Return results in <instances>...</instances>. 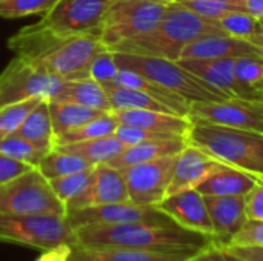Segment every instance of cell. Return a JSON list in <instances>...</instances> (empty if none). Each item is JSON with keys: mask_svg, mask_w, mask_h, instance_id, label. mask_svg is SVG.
Wrapping results in <instances>:
<instances>
[{"mask_svg": "<svg viewBox=\"0 0 263 261\" xmlns=\"http://www.w3.org/2000/svg\"><path fill=\"white\" fill-rule=\"evenodd\" d=\"M228 246L263 248V220H247L242 229L231 238Z\"/></svg>", "mask_w": 263, "mask_h": 261, "instance_id": "60d3db41", "label": "cell"}, {"mask_svg": "<svg viewBox=\"0 0 263 261\" xmlns=\"http://www.w3.org/2000/svg\"><path fill=\"white\" fill-rule=\"evenodd\" d=\"M0 242L37 251L76 245V231L66 215H0Z\"/></svg>", "mask_w": 263, "mask_h": 261, "instance_id": "5b68a950", "label": "cell"}, {"mask_svg": "<svg viewBox=\"0 0 263 261\" xmlns=\"http://www.w3.org/2000/svg\"><path fill=\"white\" fill-rule=\"evenodd\" d=\"M259 55L257 49L242 38H234L227 34H208L188 43L179 60H211V58H236L240 55Z\"/></svg>", "mask_w": 263, "mask_h": 261, "instance_id": "ffe728a7", "label": "cell"}, {"mask_svg": "<svg viewBox=\"0 0 263 261\" xmlns=\"http://www.w3.org/2000/svg\"><path fill=\"white\" fill-rule=\"evenodd\" d=\"M0 152L12 157L18 162H23L32 168H37L40 160L48 154L42 148H39L34 143H31L22 137H17V135H11V137L5 138L3 142H0Z\"/></svg>", "mask_w": 263, "mask_h": 261, "instance_id": "8d00e7d4", "label": "cell"}, {"mask_svg": "<svg viewBox=\"0 0 263 261\" xmlns=\"http://www.w3.org/2000/svg\"><path fill=\"white\" fill-rule=\"evenodd\" d=\"M112 52L119 68L136 71L143 77L156 82L157 85L170 89L171 92L180 95L190 103L230 98L222 91L206 85L203 80H200L193 72L185 69L177 60L116 51Z\"/></svg>", "mask_w": 263, "mask_h": 261, "instance_id": "277c9868", "label": "cell"}, {"mask_svg": "<svg viewBox=\"0 0 263 261\" xmlns=\"http://www.w3.org/2000/svg\"><path fill=\"white\" fill-rule=\"evenodd\" d=\"M117 126H119V122L116 120L114 114L111 111L103 112L102 115L92 118L91 122L82 125L80 128L72 129V131H69L66 134H62L59 137H54V148L69 145V143H77V142H85V140L114 135Z\"/></svg>", "mask_w": 263, "mask_h": 261, "instance_id": "d6a6232c", "label": "cell"}, {"mask_svg": "<svg viewBox=\"0 0 263 261\" xmlns=\"http://www.w3.org/2000/svg\"><path fill=\"white\" fill-rule=\"evenodd\" d=\"M259 25H260V29L263 31V18H259Z\"/></svg>", "mask_w": 263, "mask_h": 261, "instance_id": "db71d44e", "label": "cell"}, {"mask_svg": "<svg viewBox=\"0 0 263 261\" xmlns=\"http://www.w3.org/2000/svg\"><path fill=\"white\" fill-rule=\"evenodd\" d=\"M40 102V98H28L0 108V142L11 137Z\"/></svg>", "mask_w": 263, "mask_h": 261, "instance_id": "836d02e7", "label": "cell"}, {"mask_svg": "<svg viewBox=\"0 0 263 261\" xmlns=\"http://www.w3.org/2000/svg\"><path fill=\"white\" fill-rule=\"evenodd\" d=\"M222 163L210 157L202 149L186 145L174 160L173 177L168 188V195L177 194L188 189H196L214 169H217Z\"/></svg>", "mask_w": 263, "mask_h": 261, "instance_id": "ac0fdd59", "label": "cell"}, {"mask_svg": "<svg viewBox=\"0 0 263 261\" xmlns=\"http://www.w3.org/2000/svg\"><path fill=\"white\" fill-rule=\"evenodd\" d=\"M203 249V248H202ZM200 249L154 251L114 246H80L72 245L69 261H186Z\"/></svg>", "mask_w": 263, "mask_h": 261, "instance_id": "2e32d148", "label": "cell"}, {"mask_svg": "<svg viewBox=\"0 0 263 261\" xmlns=\"http://www.w3.org/2000/svg\"><path fill=\"white\" fill-rule=\"evenodd\" d=\"M247 2V12L254 15L257 20L263 18V0H245Z\"/></svg>", "mask_w": 263, "mask_h": 261, "instance_id": "c3c4849f", "label": "cell"}, {"mask_svg": "<svg viewBox=\"0 0 263 261\" xmlns=\"http://www.w3.org/2000/svg\"><path fill=\"white\" fill-rule=\"evenodd\" d=\"M186 142L222 165L263 178V134L193 122Z\"/></svg>", "mask_w": 263, "mask_h": 261, "instance_id": "3957f363", "label": "cell"}, {"mask_svg": "<svg viewBox=\"0 0 263 261\" xmlns=\"http://www.w3.org/2000/svg\"><path fill=\"white\" fill-rule=\"evenodd\" d=\"M111 112L114 114L119 125L139 126L148 131L170 135L186 137L193 125L190 117L151 109H112Z\"/></svg>", "mask_w": 263, "mask_h": 261, "instance_id": "44dd1931", "label": "cell"}, {"mask_svg": "<svg viewBox=\"0 0 263 261\" xmlns=\"http://www.w3.org/2000/svg\"><path fill=\"white\" fill-rule=\"evenodd\" d=\"M185 69L203 80L206 85L222 91L228 97L240 98V91L234 78V58H211V60H177Z\"/></svg>", "mask_w": 263, "mask_h": 261, "instance_id": "cb8c5ba5", "label": "cell"}, {"mask_svg": "<svg viewBox=\"0 0 263 261\" xmlns=\"http://www.w3.org/2000/svg\"><path fill=\"white\" fill-rule=\"evenodd\" d=\"M225 252H227V251H225ZM227 255H228L230 261H245L242 260V258H239V257H236V255H233V254H230V252H227Z\"/></svg>", "mask_w": 263, "mask_h": 261, "instance_id": "f907efd6", "label": "cell"}, {"mask_svg": "<svg viewBox=\"0 0 263 261\" xmlns=\"http://www.w3.org/2000/svg\"><path fill=\"white\" fill-rule=\"evenodd\" d=\"M213 225V243L227 248L247 223L245 197H203Z\"/></svg>", "mask_w": 263, "mask_h": 261, "instance_id": "e0dca14e", "label": "cell"}, {"mask_svg": "<svg viewBox=\"0 0 263 261\" xmlns=\"http://www.w3.org/2000/svg\"><path fill=\"white\" fill-rule=\"evenodd\" d=\"M208 34H225L214 20L205 18L182 3H170L159 25L129 40L122 42L111 51L140 54L179 60L182 49L199 37Z\"/></svg>", "mask_w": 263, "mask_h": 261, "instance_id": "7a4b0ae2", "label": "cell"}, {"mask_svg": "<svg viewBox=\"0 0 263 261\" xmlns=\"http://www.w3.org/2000/svg\"><path fill=\"white\" fill-rule=\"evenodd\" d=\"M168 5L142 0H111L99 28L100 42L108 49H112L125 40L154 29Z\"/></svg>", "mask_w": 263, "mask_h": 261, "instance_id": "8992f818", "label": "cell"}, {"mask_svg": "<svg viewBox=\"0 0 263 261\" xmlns=\"http://www.w3.org/2000/svg\"><path fill=\"white\" fill-rule=\"evenodd\" d=\"M186 261H230V258L222 248H219L213 243V245L200 249L199 252H196Z\"/></svg>", "mask_w": 263, "mask_h": 261, "instance_id": "f6af8a7d", "label": "cell"}, {"mask_svg": "<svg viewBox=\"0 0 263 261\" xmlns=\"http://www.w3.org/2000/svg\"><path fill=\"white\" fill-rule=\"evenodd\" d=\"M108 85H114V86H120V88H128V89H139L143 91L156 98H159L160 102H163L165 105H168L176 114L183 115V117H190V106L191 103L186 102L185 98H182L180 95L171 92L170 89L157 85L156 82L143 77L142 74L131 71V69H122L119 68L116 77L112 78L111 83Z\"/></svg>", "mask_w": 263, "mask_h": 261, "instance_id": "d4e9b609", "label": "cell"}, {"mask_svg": "<svg viewBox=\"0 0 263 261\" xmlns=\"http://www.w3.org/2000/svg\"><path fill=\"white\" fill-rule=\"evenodd\" d=\"M0 215H66V206L32 168L0 186Z\"/></svg>", "mask_w": 263, "mask_h": 261, "instance_id": "52a82bcc", "label": "cell"}, {"mask_svg": "<svg viewBox=\"0 0 263 261\" xmlns=\"http://www.w3.org/2000/svg\"><path fill=\"white\" fill-rule=\"evenodd\" d=\"M80 246H114L154 251L202 249L213 245V237L183 229L180 226H159L148 223L96 225L76 229Z\"/></svg>", "mask_w": 263, "mask_h": 261, "instance_id": "6da1fadb", "label": "cell"}, {"mask_svg": "<svg viewBox=\"0 0 263 261\" xmlns=\"http://www.w3.org/2000/svg\"><path fill=\"white\" fill-rule=\"evenodd\" d=\"M66 38L69 37L55 32L40 20L34 25L22 28L14 35H11L8 46L11 51H14L15 57L37 63L45 55L52 52L59 45H62Z\"/></svg>", "mask_w": 263, "mask_h": 261, "instance_id": "d6986e66", "label": "cell"}, {"mask_svg": "<svg viewBox=\"0 0 263 261\" xmlns=\"http://www.w3.org/2000/svg\"><path fill=\"white\" fill-rule=\"evenodd\" d=\"M257 180V177L248 172L220 165L196 188V191L203 197H247Z\"/></svg>", "mask_w": 263, "mask_h": 261, "instance_id": "603a6c76", "label": "cell"}, {"mask_svg": "<svg viewBox=\"0 0 263 261\" xmlns=\"http://www.w3.org/2000/svg\"><path fill=\"white\" fill-rule=\"evenodd\" d=\"M248 220H263V178H259L251 192L245 197Z\"/></svg>", "mask_w": 263, "mask_h": 261, "instance_id": "ee69618b", "label": "cell"}, {"mask_svg": "<svg viewBox=\"0 0 263 261\" xmlns=\"http://www.w3.org/2000/svg\"><path fill=\"white\" fill-rule=\"evenodd\" d=\"M142 2H160V3H173L174 0H142Z\"/></svg>", "mask_w": 263, "mask_h": 261, "instance_id": "816d5d0a", "label": "cell"}, {"mask_svg": "<svg viewBox=\"0 0 263 261\" xmlns=\"http://www.w3.org/2000/svg\"><path fill=\"white\" fill-rule=\"evenodd\" d=\"M49 102H71L97 111H112L105 88L92 78L65 80L60 91Z\"/></svg>", "mask_w": 263, "mask_h": 261, "instance_id": "484cf974", "label": "cell"}, {"mask_svg": "<svg viewBox=\"0 0 263 261\" xmlns=\"http://www.w3.org/2000/svg\"><path fill=\"white\" fill-rule=\"evenodd\" d=\"M234 78L240 98L263 100V58L260 55H240L234 58Z\"/></svg>", "mask_w": 263, "mask_h": 261, "instance_id": "f546056e", "label": "cell"}, {"mask_svg": "<svg viewBox=\"0 0 263 261\" xmlns=\"http://www.w3.org/2000/svg\"><path fill=\"white\" fill-rule=\"evenodd\" d=\"M186 145H188L186 137H182V135L151 138V140L142 142L139 145L128 146L122 154H119L116 158H112L106 165L122 171L125 168H129V166H134L139 163L177 155Z\"/></svg>", "mask_w": 263, "mask_h": 261, "instance_id": "7402d4cb", "label": "cell"}, {"mask_svg": "<svg viewBox=\"0 0 263 261\" xmlns=\"http://www.w3.org/2000/svg\"><path fill=\"white\" fill-rule=\"evenodd\" d=\"M92 168H94L92 163L83 160L79 155H74V154H69V152L60 151V149L49 151L37 165V169L40 171V174L46 180H52V178H59L63 175L88 171Z\"/></svg>", "mask_w": 263, "mask_h": 261, "instance_id": "1f68e13d", "label": "cell"}, {"mask_svg": "<svg viewBox=\"0 0 263 261\" xmlns=\"http://www.w3.org/2000/svg\"><path fill=\"white\" fill-rule=\"evenodd\" d=\"M114 135L128 148V146H134L139 145L142 142L151 140V138H160V137H171L170 134H160V132H154V131H148L139 126H129V125H119L116 128Z\"/></svg>", "mask_w": 263, "mask_h": 261, "instance_id": "b9f144b4", "label": "cell"}, {"mask_svg": "<svg viewBox=\"0 0 263 261\" xmlns=\"http://www.w3.org/2000/svg\"><path fill=\"white\" fill-rule=\"evenodd\" d=\"M222 249L245 261H263V248H236V246H228V248H222Z\"/></svg>", "mask_w": 263, "mask_h": 261, "instance_id": "7dc6e473", "label": "cell"}, {"mask_svg": "<svg viewBox=\"0 0 263 261\" xmlns=\"http://www.w3.org/2000/svg\"><path fill=\"white\" fill-rule=\"evenodd\" d=\"M157 209L168 215L177 226L213 237V225L205 198L196 189H188L165 197L157 205Z\"/></svg>", "mask_w": 263, "mask_h": 261, "instance_id": "9a60e30c", "label": "cell"}, {"mask_svg": "<svg viewBox=\"0 0 263 261\" xmlns=\"http://www.w3.org/2000/svg\"><path fill=\"white\" fill-rule=\"evenodd\" d=\"M103 49L106 46L97 34L72 35L37 62V65L59 78L83 80L89 78L91 65Z\"/></svg>", "mask_w": 263, "mask_h": 261, "instance_id": "30bf717a", "label": "cell"}, {"mask_svg": "<svg viewBox=\"0 0 263 261\" xmlns=\"http://www.w3.org/2000/svg\"><path fill=\"white\" fill-rule=\"evenodd\" d=\"M54 149H60V151L79 155L83 160H86L96 166V165L109 163L112 158H116L119 154H122L126 149V146L116 135H108V137H102V138H92V140L57 146Z\"/></svg>", "mask_w": 263, "mask_h": 261, "instance_id": "83f0119b", "label": "cell"}, {"mask_svg": "<svg viewBox=\"0 0 263 261\" xmlns=\"http://www.w3.org/2000/svg\"><path fill=\"white\" fill-rule=\"evenodd\" d=\"M66 220L71 228L80 229L96 225H125V223H148L159 226H177L168 215L154 206H140L131 202L111 203L83 209L66 211Z\"/></svg>", "mask_w": 263, "mask_h": 261, "instance_id": "8fae6325", "label": "cell"}, {"mask_svg": "<svg viewBox=\"0 0 263 261\" xmlns=\"http://www.w3.org/2000/svg\"><path fill=\"white\" fill-rule=\"evenodd\" d=\"M176 3H186V2H193V0H174Z\"/></svg>", "mask_w": 263, "mask_h": 261, "instance_id": "f5cc1de1", "label": "cell"}, {"mask_svg": "<svg viewBox=\"0 0 263 261\" xmlns=\"http://www.w3.org/2000/svg\"><path fill=\"white\" fill-rule=\"evenodd\" d=\"M248 42H250V43L257 49L259 55L263 58V31L257 32V34H254V35H251V37L248 38Z\"/></svg>", "mask_w": 263, "mask_h": 261, "instance_id": "681fc988", "label": "cell"}, {"mask_svg": "<svg viewBox=\"0 0 263 261\" xmlns=\"http://www.w3.org/2000/svg\"><path fill=\"white\" fill-rule=\"evenodd\" d=\"M48 108L52 122L54 137L77 129L105 112L71 102H48Z\"/></svg>", "mask_w": 263, "mask_h": 261, "instance_id": "f1b7e54d", "label": "cell"}, {"mask_svg": "<svg viewBox=\"0 0 263 261\" xmlns=\"http://www.w3.org/2000/svg\"><path fill=\"white\" fill-rule=\"evenodd\" d=\"M191 122L263 134V100L230 97L214 102H193Z\"/></svg>", "mask_w": 263, "mask_h": 261, "instance_id": "9c48e42d", "label": "cell"}, {"mask_svg": "<svg viewBox=\"0 0 263 261\" xmlns=\"http://www.w3.org/2000/svg\"><path fill=\"white\" fill-rule=\"evenodd\" d=\"M92 169L76 172V174H69V175H63V177L52 178V180H48V182H49V186H51L52 192L55 194V197L65 206H68L88 186V183L91 180Z\"/></svg>", "mask_w": 263, "mask_h": 261, "instance_id": "d590c367", "label": "cell"}, {"mask_svg": "<svg viewBox=\"0 0 263 261\" xmlns=\"http://www.w3.org/2000/svg\"><path fill=\"white\" fill-rule=\"evenodd\" d=\"M174 160L176 155H171L122 169L129 202L140 206L157 208L168 194Z\"/></svg>", "mask_w": 263, "mask_h": 261, "instance_id": "7c38bea8", "label": "cell"}, {"mask_svg": "<svg viewBox=\"0 0 263 261\" xmlns=\"http://www.w3.org/2000/svg\"><path fill=\"white\" fill-rule=\"evenodd\" d=\"M216 23L227 35H231L234 38H242V40H248L251 35L262 31L259 20L247 11L227 14L217 18Z\"/></svg>", "mask_w": 263, "mask_h": 261, "instance_id": "e575fe53", "label": "cell"}, {"mask_svg": "<svg viewBox=\"0 0 263 261\" xmlns=\"http://www.w3.org/2000/svg\"><path fill=\"white\" fill-rule=\"evenodd\" d=\"M122 202H129L125 177L120 169L103 163L94 166L88 186L66 206V211Z\"/></svg>", "mask_w": 263, "mask_h": 261, "instance_id": "5bb4252c", "label": "cell"}, {"mask_svg": "<svg viewBox=\"0 0 263 261\" xmlns=\"http://www.w3.org/2000/svg\"><path fill=\"white\" fill-rule=\"evenodd\" d=\"M29 169H32V166L0 152V186L14 180L18 175L28 172Z\"/></svg>", "mask_w": 263, "mask_h": 261, "instance_id": "7bdbcfd3", "label": "cell"}, {"mask_svg": "<svg viewBox=\"0 0 263 261\" xmlns=\"http://www.w3.org/2000/svg\"><path fill=\"white\" fill-rule=\"evenodd\" d=\"M59 0H0L2 18H22L29 15H45Z\"/></svg>", "mask_w": 263, "mask_h": 261, "instance_id": "74e56055", "label": "cell"}, {"mask_svg": "<svg viewBox=\"0 0 263 261\" xmlns=\"http://www.w3.org/2000/svg\"><path fill=\"white\" fill-rule=\"evenodd\" d=\"M262 94H263V89H262Z\"/></svg>", "mask_w": 263, "mask_h": 261, "instance_id": "11a10c76", "label": "cell"}, {"mask_svg": "<svg viewBox=\"0 0 263 261\" xmlns=\"http://www.w3.org/2000/svg\"><path fill=\"white\" fill-rule=\"evenodd\" d=\"M182 5H185L196 14L214 22L227 14L247 11L245 0H193Z\"/></svg>", "mask_w": 263, "mask_h": 261, "instance_id": "f35d334b", "label": "cell"}, {"mask_svg": "<svg viewBox=\"0 0 263 261\" xmlns=\"http://www.w3.org/2000/svg\"><path fill=\"white\" fill-rule=\"evenodd\" d=\"M12 135L28 140L46 152L52 151L54 149V129H52V122L49 115L48 100H42L31 111V114L25 118V122Z\"/></svg>", "mask_w": 263, "mask_h": 261, "instance_id": "4316f807", "label": "cell"}, {"mask_svg": "<svg viewBox=\"0 0 263 261\" xmlns=\"http://www.w3.org/2000/svg\"><path fill=\"white\" fill-rule=\"evenodd\" d=\"M108 94L109 103L112 109H151L159 112L176 114L168 105L160 102L159 98L139 91V89H128L114 85H102ZM179 115V114H177Z\"/></svg>", "mask_w": 263, "mask_h": 261, "instance_id": "4dcf8cb0", "label": "cell"}, {"mask_svg": "<svg viewBox=\"0 0 263 261\" xmlns=\"http://www.w3.org/2000/svg\"><path fill=\"white\" fill-rule=\"evenodd\" d=\"M65 80L49 74L40 65L15 57L0 72V108L28 100H51Z\"/></svg>", "mask_w": 263, "mask_h": 261, "instance_id": "ba28073f", "label": "cell"}, {"mask_svg": "<svg viewBox=\"0 0 263 261\" xmlns=\"http://www.w3.org/2000/svg\"><path fill=\"white\" fill-rule=\"evenodd\" d=\"M71 245H59L55 248L42 251V254L34 261H69Z\"/></svg>", "mask_w": 263, "mask_h": 261, "instance_id": "bcb514c9", "label": "cell"}, {"mask_svg": "<svg viewBox=\"0 0 263 261\" xmlns=\"http://www.w3.org/2000/svg\"><path fill=\"white\" fill-rule=\"evenodd\" d=\"M117 71L119 66L114 60V52L106 48L94 58L89 69V78L99 82L100 85H108L112 82Z\"/></svg>", "mask_w": 263, "mask_h": 261, "instance_id": "ab89813d", "label": "cell"}, {"mask_svg": "<svg viewBox=\"0 0 263 261\" xmlns=\"http://www.w3.org/2000/svg\"><path fill=\"white\" fill-rule=\"evenodd\" d=\"M111 0H59L42 22L62 35L97 34Z\"/></svg>", "mask_w": 263, "mask_h": 261, "instance_id": "4fadbf2b", "label": "cell"}]
</instances>
